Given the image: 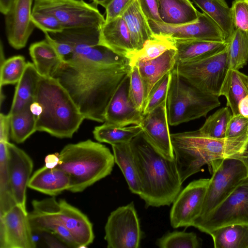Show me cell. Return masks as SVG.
Wrapping results in <instances>:
<instances>
[{
    "instance_id": "1",
    "label": "cell",
    "mask_w": 248,
    "mask_h": 248,
    "mask_svg": "<svg viewBox=\"0 0 248 248\" xmlns=\"http://www.w3.org/2000/svg\"><path fill=\"white\" fill-rule=\"evenodd\" d=\"M131 68L129 64L106 65L69 58L51 77L68 92L85 119L104 123L107 107Z\"/></svg>"
},
{
    "instance_id": "2",
    "label": "cell",
    "mask_w": 248,
    "mask_h": 248,
    "mask_svg": "<svg viewBox=\"0 0 248 248\" xmlns=\"http://www.w3.org/2000/svg\"><path fill=\"white\" fill-rule=\"evenodd\" d=\"M146 207L171 204L182 189L175 159L166 157L143 130L130 142Z\"/></svg>"
},
{
    "instance_id": "3",
    "label": "cell",
    "mask_w": 248,
    "mask_h": 248,
    "mask_svg": "<svg viewBox=\"0 0 248 248\" xmlns=\"http://www.w3.org/2000/svg\"><path fill=\"white\" fill-rule=\"evenodd\" d=\"M177 169L183 183L205 165L243 155L248 148L246 133L232 138H215L199 130L170 134Z\"/></svg>"
},
{
    "instance_id": "4",
    "label": "cell",
    "mask_w": 248,
    "mask_h": 248,
    "mask_svg": "<svg viewBox=\"0 0 248 248\" xmlns=\"http://www.w3.org/2000/svg\"><path fill=\"white\" fill-rule=\"evenodd\" d=\"M42 108L36 131L58 138H71L85 118L66 89L53 77L40 76L34 100Z\"/></svg>"
},
{
    "instance_id": "5",
    "label": "cell",
    "mask_w": 248,
    "mask_h": 248,
    "mask_svg": "<svg viewBox=\"0 0 248 248\" xmlns=\"http://www.w3.org/2000/svg\"><path fill=\"white\" fill-rule=\"evenodd\" d=\"M58 157L56 167L69 176L68 191L73 193L81 192L109 175L115 163L108 148L91 140L65 145Z\"/></svg>"
},
{
    "instance_id": "6",
    "label": "cell",
    "mask_w": 248,
    "mask_h": 248,
    "mask_svg": "<svg viewBox=\"0 0 248 248\" xmlns=\"http://www.w3.org/2000/svg\"><path fill=\"white\" fill-rule=\"evenodd\" d=\"M29 219L33 231L50 232L61 225L69 230L78 248L91 244L94 235L93 224L86 215L64 200L54 196L32 202Z\"/></svg>"
},
{
    "instance_id": "7",
    "label": "cell",
    "mask_w": 248,
    "mask_h": 248,
    "mask_svg": "<svg viewBox=\"0 0 248 248\" xmlns=\"http://www.w3.org/2000/svg\"><path fill=\"white\" fill-rule=\"evenodd\" d=\"M218 98L202 92L172 69L167 98L169 125H177L206 117L220 105Z\"/></svg>"
},
{
    "instance_id": "8",
    "label": "cell",
    "mask_w": 248,
    "mask_h": 248,
    "mask_svg": "<svg viewBox=\"0 0 248 248\" xmlns=\"http://www.w3.org/2000/svg\"><path fill=\"white\" fill-rule=\"evenodd\" d=\"M208 167L212 177L194 227L203 220L248 177L247 166L240 156L215 160Z\"/></svg>"
},
{
    "instance_id": "9",
    "label": "cell",
    "mask_w": 248,
    "mask_h": 248,
    "mask_svg": "<svg viewBox=\"0 0 248 248\" xmlns=\"http://www.w3.org/2000/svg\"><path fill=\"white\" fill-rule=\"evenodd\" d=\"M229 68L227 46L220 51L200 59L176 62L173 69L202 92L219 97Z\"/></svg>"
},
{
    "instance_id": "10",
    "label": "cell",
    "mask_w": 248,
    "mask_h": 248,
    "mask_svg": "<svg viewBox=\"0 0 248 248\" xmlns=\"http://www.w3.org/2000/svg\"><path fill=\"white\" fill-rule=\"evenodd\" d=\"M96 4L83 0H35L32 12L51 15L64 29L80 28H102L105 18Z\"/></svg>"
},
{
    "instance_id": "11",
    "label": "cell",
    "mask_w": 248,
    "mask_h": 248,
    "mask_svg": "<svg viewBox=\"0 0 248 248\" xmlns=\"http://www.w3.org/2000/svg\"><path fill=\"white\" fill-rule=\"evenodd\" d=\"M233 224H248V177L194 227L209 234L215 229Z\"/></svg>"
},
{
    "instance_id": "12",
    "label": "cell",
    "mask_w": 248,
    "mask_h": 248,
    "mask_svg": "<svg viewBox=\"0 0 248 248\" xmlns=\"http://www.w3.org/2000/svg\"><path fill=\"white\" fill-rule=\"evenodd\" d=\"M108 248H138L142 237L133 202L120 206L108 216L105 226Z\"/></svg>"
},
{
    "instance_id": "13",
    "label": "cell",
    "mask_w": 248,
    "mask_h": 248,
    "mask_svg": "<svg viewBox=\"0 0 248 248\" xmlns=\"http://www.w3.org/2000/svg\"><path fill=\"white\" fill-rule=\"evenodd\" d=\"M155 35L172 40H198L225 42L227 38L220 27L207 15L199 13L198 20L181 25H170L148 20Z\"/></svg>"
},
{
    "instance_id": "14",
    "label": "cell",
    "mask_w": 248,
    "mask_h": 248,
    "mask_svg": "<svg viewBox=\"0 0 248 248\" xmlns=\"http://www.w3.org/2000/svg\"><path fill=\"white\" fill-rule=\"evenodd\" d=\"M210 178L190 182L181 190L173 202L170 219L173 228L192 226L199 216Z\"/></svg>"
},
{
    "instance_id": "15",
    "label": "cell",
    "mask_w": 248,
    "mask_h": 248,
    "mask_svg": "<svg viewBox=\"0 0 248 248\" xmlns=\"http://www.w3.org/2000/svg\"><path fill=\"white\" fill-rule=\"evenodd\" d=\"M28 213L16 204L0 216V248L36 247Z\"/></svg>"
},
{
    "instance_id": "16",
    "label": "cell",
    "mask_w": 248,
    "mask_h": 248,
    "mask_svg": "<svg viewBox=\"0 0 248 248\" xmlns=\"http://www.w3.org/2000/svg\"><path fill=\"white\" fill-rule=\"evenodd\" d=\"M8 168L12 195L16 205L26 209V190L33 163L31 157L14 144L7 142Z\"/></svg>"
},
{
    "instance_id": "17",
    "label": "cell",
    "mask_w": 248,
    "mask_h": 248,
    "mask_svg": "<svg viewBox=\"0 0 248 248\" xmlns=\"http://www.w3.org/2000/svg\"><path fill=\"white\" fill-rule=\"evenodd\" d=\"M34 0H13L5 16L7 40L16 49L24 47L35 26L31 21Z\"/></svg>"
},
{
    "instance_id": "18",
    "label": "cell",
    "mask_w": 248,
    "mask_h": 248,
    "mask_svg": "<svg viewBox=\"0 0 248 248\" xmlns=\"http://www.w3.org/2000/svg\"><path fill=\"white\" fill-rule=\"evenodd\" d=\"M129 84L128 74L116 89L107 107L105 122L122 126L140 125L143 115L129 97Z\"/></svg>"
},
{
    "instance_id": "19",
    "label": "cell",
    "mask_w": 248,
    "mask_h": 248,
    "mask_svg": "<svg viewBox=\"0 0 248 248\" xmlns=\"http://www.w3.org/2000/svg\"><path fill=\"white\" fill-rule=\"evenodd\" d=\"M167 100L143 115L140 126L151 141L167 158H175L169 131Z\"/></svg>"
},
{
    "instance_id": "20",
    "label": "cell",
    "mask_w": 248,
    "mask_h": 248,
    "mask_svg": "<svg viewBox=\"0 0 248 248\" xmlns=\"http://www.w3.org/2000/svg\"><path fill=\"white\" fill-rule=\"evenodd\" d=\"M100 44L128 59L137 52L127 25L122 16L105 22L101 28Z\"/></svg>"
},
{
    "instance_id": "21",
    "label": "cell",
    "mask_w": 248,
    "mask_h": 248,
    "mask_svg": "<svg viewBox=\"0 0 248 248\" xmlns=\"http://www.w3.org/2000/svg\"><path fill=\"white\" fill-rule=\"evenodd\" d=\"M70 179L68 174L57 168L45 166L36 170L31 175L28 187L51 196H55L68 190Z\"/></svg>"
},
{
    "instance_id": "22",
    "label": "cell",
    "mask_w": 248,
    "mask_h": 248,
    "mask_svg": "<svg viewBox=\"0 0 248 248\" xmlns=\"http://www.w3.org/2000/svg\"><path fill=\"white\" fill-rule=\"evenodd\" d=\"M176 48H171L156 58L140 61L135 64L144 85L146 101L155 84L173 69L176 63Z\"/></svg>"
},
{
    "instance_id": "23",
    "label": "cell",
    "mask_w": 248,
    "mask_h": 248,
    "mask_svg": "<svg viewBox=\"0 0 248 248\" xmlns=\"http://www.w3.org/2000/svg\"><path fill=\"white\" fill-rule=\"evenodd\" d=\"M158 11L162 23L174 26L196 21L200 13L189 0H158Z\"/></svg>"
},
{
    "instance_id": "24",
    "label": "cell",
    "mask_w": 248,
    "mask_h": 248,
    "mask_svg": "<svg viewBox=\"0 0 248 248\" xmlns=\"http://www.w3.org/2000/svg\"><path fill=\"white\" fill-rule=\"evenodd\" d=\"M176 63L200 59L225 49L227 41L216 42L198 40H174Z\"/></svg>"
},
{
    "instance_id": "25",
    "label": "cell",
    "mask_w": 248,
    "mask_h": 248,
    "mask_svg": "<svg viewBox=\"0 0 248 248\" xmlns=\"http://www.w3.org/2000/svg\"><path fill=\"white\" fill-rule=\"evenodd\" d=\"M40 75L33 63L27 62L24 73L17 83L10 115L30 106L33 102Z\"/></svg>"
},
{
    "instance_id": "26",
    "label": "cell",
    "mask_w": 248,
    "mask_h": 248,
    "mask_svg": "<svg viewBox=\"0 0 248 248\" xmlns=\"http://www.w3.org/2000/svg\"><path fill=\"white\" fill-rule=\"evenodd\" d=\"M122 16L127 25L138 52L143 47L147 40L154 36L148 20L140 8L138 0H134Z\"/></svg>"
},
{
    "instance_id": "27",
    "label": "cell",
    "mask_w": 248,
    "mask_h": 248,
    "mask_svg": "<svg viewBox=\"0 0 248 248\" xmlns=\"http://www.w3.org/2000/svg\"><path fill=\"white\" fill-rule=\"evenodd\" d=\"M248 95V76L239 70L229 68L222 83L219 95L225 96L226 105L232 114L239 113L240 101Z\"/></svg>"
},
{
    "instance_id": "28",
    "label": "cell",
    "mask_w": 248,
    "mask_h": 248,
    "mask_svg": "<svg viewBox=\"0 0 248 248\" xmlns=\"http://www.w3.org/2000/svg\"><path fill=\"white\" fill-rule=\"evenodd\" d=\"M29 53L37 71L42 77H51L62 61L54 47L46 39L31 44Z\"/></svg>"
},
{
    "instance_id": "29",
    "label": "cell",
    "mask_w": 248,
    "mask_h": 248,
    "mask_svg": "<svg viewBox=\"0 0 248 248\" xmlns=\"http://www.w3.org/2000/svg\"><path fill=\"white\" fill-rule=\"evenodd\" d=\"M115 163L120 168L131 192L140 195V184L130 142L111 145Z\"/></svg>"
},
{
    "instance_id": "30",
    "label": "cell",
    "mask_w": 248,
    "mask_h": 248,
    "mask_svg": "<svg viewBox=\"0 0 248 248\" xmlns=\"http://www.w3.org/2000/svg\"><path fill=\"white\" fill-rule=\"evenodd\" d=\"M209 234L215 248H248V224L224 226Z\"/></svg>"
},
{
    "instance_id": "31",
    "label": "cell",
    "mask_w": 248,
    "mask_h": 248,
    "mask_svg": "<svg viewBox=\"0 0 248 248\" xmlns=\"http://www.w3.org/2000/svg\"><path fill=\"white\" fill-rule=\"evenodd\" d=\"M210 17L222 30L227 39L233 33V25L231 7L225 0H192Z\"/></svg>"
},
{
    "instance_id": "32",
    "label": "cell",
    "mask_w": 248,
    "mask_h": 248,
    "mask_svg": "<svg viewBox=\"0 0 248 248\" xmlns=\"http://www.w3.org/2000/svg\"><path fill=\"white\" fill-rule=\"evenodd\" d=\"M142 131L139 125L122 126L108 123H104L94 128L93 135L99 142L114 145L129 143Z\"/></svg>"
},
{
    "instance_id": "33",
    "label": "cell",
    "mask_w": 248,
    "mask_h": 248,
    "mask_svg": "<svg viewBox=\"0 0 248 248\" xmlns=\"http://www.w3.org/2000/svg\"><path fill=\"white\" fill-rule=\"evenodd\" d=\"M101 28L65 29L60 33H49L54 39L76 48L100 45Z\"/></svg>"
},
{
    "instance_id": "34",
    "label": "cell",
    "mask_w": 248,
    "mask_h": 248,
    "mask_svg": "<svg viewBox=\"0 0 248 248\" xmlns=\"http://www.w3.org/2000/svg\"><path fill=\"white\" fill-rule=\"evenodd\" d=\"M227 41L230 68L239 70L248 62V32L235 29Z\"/></svg>"
},
{
    "instance_id": "35",
    "label": "cell",
    "mask_w": 248,
    "mask_h": 248,
    "mask_svg": "<svg viewBox=\"0 0 248 248\" xmlns=\"http://www.w3.org/2000/svg\"><path fill=\"white\" fill-rule=\"evenodd\" d=\"M30 107L11 116L10 136L17 143L24 142L36 131V117L31 113Z\"/></svg>"
},
{
    "instance_id": "36",
    "label": "cell",
    "mask_w": 248,
    "mask_h": 248,
    "mask_svg": "<svg viewBox=\"0 0 248 248\" xmlns=\"http://www.w3.org/2000/svg\"><path fill=\"white\" fill-rule=\"evenodd\" d=\"M7 142L0 141V216L16 205L8 172Z\"/></svg>"
},
{
    "instance_id": "37",
    "label": "cell",
    "mask_w": 248,
    "mask_h": 248,
    "mask_svg": "<svg viewBox=\"0 0 248 248\" xmlns=\"http://www.w3.org/2000/svg\"><path fill=\"white\" fill-rule=\"evenodd\" d=\"M171 48H175L173 40L166 36L154 34L153 38L145 42L140 50L128 58L129 64L132 67L138 61L156 58Z\"/></svg>"
},
{
    "instance_id": "38",
    "label": "cell",
    "mask_w": 248,
    "mask_h": 248,
    "mask_svg": "<svg viewBox=\"0 0 248 248\" xmlns=\"http://www.w3.org/2000/svg\"><path fill=\"white\" fill-rule=\"evenodd\" d=\"M232 115L228 107H222L209 116L198 130L209 137L225 138L227 125Z\"/></svg>"
},
{
    "instance_id": "39",
    "label": "cell",
    "mask_w": 248,
    "mask_h": 248,
    "mask_svg": "<svg viewBox=\"0 0 248 248\" xmlns=\"http://www.w3.org/2000/svg\"><path fill=\"white\" fill-rule=\"evenodd\" d=\"M156 245L161 248H199L201 243L196 234L193 232L174 231L158 238Z\"/></svg>"
},
{
    "instance_id": "40",
    "label": "cell",
    "mask_w": 248,
    "mask_h": 248,
    "mask_svg": "<svg viewBox=\"0 0 248 248\" xmlns=\"http://www.w3.org/2000/svg\"><path fill=\"white\" fill-rule=\"evenodd\" d=\"M27 62L21 55L14 56L0 63V85L17 84L22 77Z\"/></svg>"
},
{
    "instance_id": "41",
    "label": "cell",
    "mask_w": 248,
    "mask_h": 248,
    "mask_svg": "<svg viewBox=\"0 0 248 248\" xmlns=\"http://www.w3.org/2000/svg\"><path fill=\"white\" fill-rule=\"evenodd\" d=\"M171 77V71L167 73L152 88L146 101L143 114L149 113L167 100Z\"/></svg>"
},
{
    "instance_id": "42",
    "label": "cell",
    "mask_w": 248,
    "mask_h": 248,
    "mask_svg": "<svg viewBox=\"0 0 248 248\" xmlns=\"http://www.w3.org/2000/svg\"><path fill=\"white\" fill-rule=\"evenodd\" d=\"M129 75V97L136 108L143 113L146 98V93L142 79L136 65L131 67Z\"/></svg>"
},
{
    "instance_id": "43",
    "label": "cell",
    "mask_w": 248,
    "mask_h": 248,
    "mask_svg": "<svg viewBox=\"0 0 248 248\" xmlns=\"http://www.w3.org/2000/svg\"><path fill=\"white\" fill-rule=\"evenodd\" d=\"M31 18L35 27L40 29L43 32L57 33L62 32L64 30L60 21L51 15L32 12Z\"/></svg>"
},
{
    "instance_id": "44",
    "label": "cell",
    "mask_w": 248,
    "mask_h": 248,
    "mask_svg": "<svg viewBox=\"0 0 248 248\" xmlns=\"http://www.w3.org/2000/svg\"><path fill=\"white\" fill-rule=\"evenodd\" d=\"M231 9L234 29L248 32V0H234Z\"/></svg>"
},
{
    "instance_id": "45",
    "label": "cell",
    "mask_w": 248,
    "mask_h": 248,
    "mask_svg": "<svg viewBox=\"0 0 248 248\" xmlns=\"http://www.w3.org/2000/svg\"><path fill=\"white\" fill-rule=\"evenodd\" d=\"M248 118L240 114H232L227 125L225 138L235 137L246 133Z\"/></svg>"
},
{
    "instance_id": "46",
    "label": "cell",
    "mask_w": 248,
    "mask_h": 248,
    "mask_svg": "<svg viewBox=\"0 0 248 248\" xmlns=\"http://www.w3.org/2000/svg\"><path fill=\"white\" fill-rule=\"evenodd\" d=\"M134 0H111L106 7L105 22L121 16L124 11Z\"/></svg>"
},
{
    "instance_id": "47",
    "label": "cell",
    "mask_w": 248,
    "mask_h": 248,
    "mask_svg": "<svg viewBox=\"0 0 248 248\" xmlns=\"http://www.w3.org/2000/svg\"><path fill=\"white\" fill-rule=\"evenodd\" d=\"M140 8L147 19L162 23L158 11V0H138Z\"/></svg>"
},
{
    "instance_id": "48",
    "label": "cell",
    "mask_w": 248,
    "mask_h": 248,
    "mask_svg": "<svg viewBox=\"0 0 248 248\" xmlns=\"http://www.w3.org/2000/svg\"><path fill=\"white\" fill-rule=\"evenodd\" d=\"M44 33L45 39L54 47L62 61L69 58L72 55L73 49L70 45L53 38L48 32Z\"/></svg>"
},
{
    "instance_id": "49",
    "label": "cell",
    "mask_w": 248,
    "mask_h": 248,
    "mask_svg": "<svg viewBox=\"0 0 248 248\" xmlns=\"http://www.w3.org/2000/svg\"><path fill=\"white\" fill-rule=\"evenodd\" d=\"M11 116L8 113L0 114V141H9L10 135Z\"/></svg>"
},
{
    "instance_id": "50",
    "label": "cell",
    "mask_w": 248,
    "mask_h": 248,
    "mask_svg": "<svg viewBox=\"0 0 248 248\" xmlns=\"http://www.w3.org/2000/svg\"><path fill=\"white\" fill-rule=\"evenodd\" d=\"M239 113L248 118V95L243 98L238 104Z\"/></svg>"
},
{
    "instance_id": "51",
    "label": "cell",
    "mask_w": 248,
    "mask_h": 248,
    "mask_svg": "<svg viewBox=\"0 0 248 248\" xmlns=\"http://www.w3.org/2000/svg\"><path fill=\"white\" fill-rule=\"evenodd\" d=\"M58 154L48 155L45 159V166L49 168L55 167L58 164Z\"/></svg>"
},
{
    "instance_id": "52",
    "label": "cell",
    "mask_w": 248,
    "mask_h": 248,
    "mask_svg": "<svg viewBox=\"0 0 248 248\" xmlns=\"http://www.w3.org/2000/svg\"><path fill=\"white\" fill-rule=\"evenodd\" d=\"M30 109L31 113L36 117L39 116L42 112L41 105L36 101H33L31 104Z\"/></svg>"
},
{
    "instance_id": "53",
    "label": "cell",
    "mask_w": 248,
    "mask_h": 248,
    "mask_svg": "<svg viewBox=\"0 0 248 248\" xmlns=\"http://www.w3.org/2000/svg\"><path fill=\"white\" fill-rule=\"evenodd\" d=\"M13 0H0V11L5 15L9 11Z\"/></svg>"
},
{
    "instance_id": "54",
    "label": "cell",
    "mask_w": 248,
    "mask_h": 248,
    "mask_svg": "<svg viewBox=\"0 0 248 248\" xmlns=\"http://www.w3.org/2000/svg\"><path fill=\"white\" fill-rule=\"evenodd\" d=\"M93 3L96 5H100L105 8L111 0H92Z\"/></svg>"
},
{
    "instance_id": "55",
    "label": "cell",
    "mask_w": 248,
    "mask_h": 248,
    "mask_svg": "<svg viewBox=\"0 0 248 248\" xmlns=\"http://www.w3.org/2000/svg\"><path fill=\"white\" fill-rule=\"evenodd\" d=\"M240 156L246 163L248 169V151H247L243 155Z\"/></svg>"
},
{
    "instance_id": "56",
    "label": "cell",
    "mask_w": 248,
    "mask_h": 248,
    "mask_svg": "<svg viewBox=\"0 0 248 248\" xmlns=\"http://www.w3.org/2000/svg\"><path fill=\"white\" fill-rule=\"evenodd\" d=\"M246 133L248 137V125H247Z\"/></svg>"
}]
</instances>
